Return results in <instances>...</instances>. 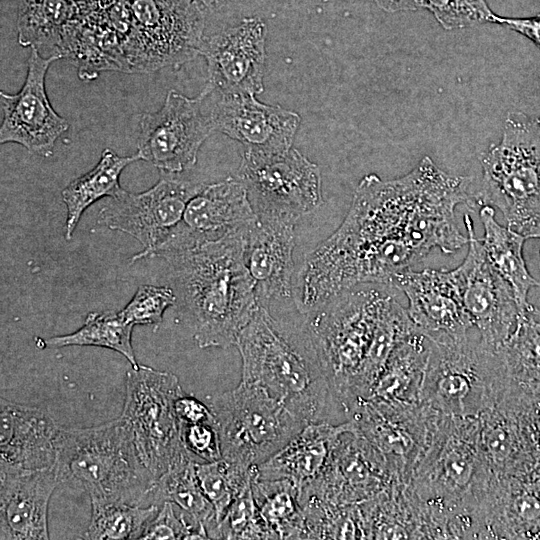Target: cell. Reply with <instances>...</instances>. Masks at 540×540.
<instances>
[{"label": "cell", "instance_id": "cell-1", "mask_svg": "<svg viewBox=\"0 0 540 540\" xmlns=\"http://www.w3.org/2000/svg\"><path fill=\"white\" fill-rule=\"evenodd\" d=\"M472 179L450 175L429 156L403 177L364 176L341 225L304 259L292 298L302 314L359 284L391 286L433 248L452 254L468 244L455 208L468 203Z\"/></svg>", "mask_w": 540, "mask_h": 540}, {"label": "cell", "instance_id": "cell-2", "mask_svg": "<svg viewBox=\"0 0 540 540\" xmlns=\"http://www.w3.org/2000/svg\"><path fill=\"white\" fill-rule=\"evenodd\" d=\"M491 476L480 451L479 418L439 414L406 483L427 539L472 536Z\"/></svg>", "mask_w": 540, "mask_h": 540}, {"label": "cell", "instance_id": "cell-3", "mask_svg": "<svg viewBox=\"0 0 540 540\" xmlns=\"http://www.w3.org/2000/svg\"><path fill=\"white\" fill-rule=\"evenodd\" d=\"M243 229L159 256L170 266L200 348L236 345L259 305L244 261Z\"/></svg>", "mask_w": 540, "mask_h": 540}, {"label": "cell", "instance_id": "cell-4", "mask_svg": "<svg viewBox=\"0 0 540 540\" xmlns=\"http://www.w3.org/2000/svg\"><path fill=\"white\" fill-rule=\"evenodd\" d=\"M235 346L241 381L263 387L306 423H332L344 413L304 325L276 320L258 305Z\"/></svg>", "mask_w": 540, "mask_h": 540}, {"label": "cell", "instance_id": "cell-5", "mask_svg": "<svg viewBox=\"0 0 540 540\" xmlns=\"http://www.w3.org/2000/svg\"><path fill=\"white\" fill-rule=\"evenodd\" d=\"M55 468L60 483L83 490L90 501L147 505L156 481L121 416L88 428L62 427Z\"/></svg>", "mask_w": 540, "mask_h": 540}, {"label": "cell", "instance_id": "cell-6", "mask_svg": "<svg viewBox=\"0 0 540 540\" xmlns=\"http://www.w3.org/2000/svg\"><path fill=\"white\" fill-rule=\"evenodd\" d=\"M428 339L422 404L442 415L478 417L502 399L512 381L498 349L468 336Z\"/></svg>", "mask_w": 540, "mask_h": 540}, {"label": "cell", "instance_id": "cell-7", "mask_svg": "<svg viewBox=\"0 0 540 540\" xmlns=\"http://www.w3.org/2000/svg\"><path fill=\"white\" fill-rule=\"evenodd\" d=\"M480 162L482 187L474 199L498 208L507 226L526 237L540 223V116L509 112L499 143Z\"/></svg>", "mask_w": 540, "mask_h": 540}, {"label": "cell", "instance_id": "cell-8", "mask_svg": "<svg viewBox=\"0 0 540 540\" xmlns=\"http://www.w3.org/2000/svg\"><path fill=\"white\" fill-rule=\"evenodd\" d=\"M387 295L376 288L355 286L306 314L303 325L343 412L351 384L371 345Z\"/></svg>", "mask_w": 540, "mask_h": 540}, {"label": "cell", "instance_id": "cell-9", "mask_svg": "<svg viewBox=\"0 0 540 540\" xmlns=\"http://www.w3.org/2000/svg\"><path fill=\"white\" fill-rule=\"evenodd\" d=\"M206 404L216 419L222 458L248 469L270 458L308 424L263 387L243 381L208 396Z\"/></svg>", "mask_w": 540, "mask_h": 540}, {"label": "cell", "instance_id": "cell-10", "mask_svg": "<svg viewBox=\"0 0 540 540\" xmlns=\"http://www.w3.org/2000/svg\"><path fill=\"white\" fill-rule=\"evenodd\" d=\"M183 393L173 373L139 365L126 374L120 416L128 424L139 456L155 479L173 465L193 457L182 443L175 412V401Z\"/></svg>", "mask_w": 540, "mask_h": 540}, {"label": "cell", "instance_id": "cell-11", "mask_svg": "<svg viewBox=\"0 0 540 540\" xmlns=\"http://www.w3.org/2000/svg\"><path fill=\"white\" fill-rule=\"evenodd\" d=\"M131 30L128 72L178 66L199 55L205 16L193 0H127Z\"/></svg>", "mask_w": 540, "mask_h": 540}, {"label": "cell", "instance_id": "cell-12", "mask_svg": "<svg viewBox=\"0 0 540 540\" xmlns=\"http://www.w3.org/2000/svg\"><path fill=\"white\" fill-rule=\"evenodd\" d=\"M237 178L259 217L297 222L323 204L320 169L295 148L274 154L244 150Z\"/></svg>", "mask_w": 540, "mask_h": 540}, {"label": "cell", "instance_id": "cell-13", "mask_svg": "<svg viewBox=\"0 0 540 540\" xmlns=\"http://www.w3.org/2000/svg\"><path fill=\"white\" fill-rule=\"evenodd\" d=\"M137 154L165 174L193 168L204 141L214 132L209 91L189 98L171 89L162 107L141 115Z\"/></svg>", "mask_w": 540, "mask_h": 540}, {"label": "cell", "instance_id": "cell-14", "mask_svg": "<svg viewBox=\"0 0 540 540\" xmlns=\"http://www.w3.org/2000/svg\"><path fill=\"white\" fill-rule=\"evenodd\" d=\"M202 186L166 174L144 192L122 189L100 208L97 224L124 232L141 243L143 249L131 258V263L152 258L181 222L188 202Z\"/></svg>", "mask_w": 540, "mask_h": 540}, {"label": "cell", "instance_id": "cell-15", "mask_svg": "<svg viewBox=\"0 0 540 540\" xmlns=\"http://www.w3.org/2000/svg\"><path fill=\"white\" fill-rule=\"evenodd\" d=\"M438 415L422 403L393 408L365 400L347 419L383 457L393 481L407 483L429 443Z\"/></svg>", "mask_w": 540, "mask_h": 540}, {"label": "cell", "instance_id": "cell-16", "mask_svg": "<svg viewBox=\"0 0 540 540\" xmlns=\"http://www.w3.org/2000/svg\"><path fill=\"white\" fill-rule=\"evenodd\" d=\"M464 224L469 247L465 259L456 268L463 303L473 326L479 331V339L497 350L516 329L522 312L510 285L488 261L468 214Z\"/></svg>", "mask_w": 540, "mask_h": 540}, {"label": "cell", "instance_id": "cell-17", "mask_svg": "<svg viewBox=\"0 0 540 540\" xmlns=\"http://www.w3.org/2000/svg\"><path fill=\"white\" fill-rule=\"evenodd\" d=\"M55 60L31 49L22 88L15 94L0 91L1 144L16 143L42 157L53 154L56 141L69 129L68 121L54 110L46 92V74Z\"/></svg>", "mask_w": 540, "mask_h": 540}, {"label": "cell", "instance_id": "cell-18", "mask_svg": "<svg viewBox=\"0 0 540 540\" xmlns=\"http://www.w3.org/2000/svg\"><path fill=\"white\" fill-rule=\"evenodd\" d=\"M393 483L383 457L357 432L347 431L337 441L322 474L299 490L336 506L359 505Z\"/></svg>", "mask_w": 540, "mask_h": 540}, {"label": "cell", "instance_id": "cell-19", "mask_svg": "<svg viewBox=\"0 0 540 540\" xmlns=\"http://www.w3.org/2000/svg\"><path fill=\"white\" fill-rule=\"evenodd\" d=\"M266 26L257 17L206 36L199 55L208 68L206 86L219 94H259L264 90Z\"/></svg>", "mask_w": 540, "mask_h": 540}, {"label": "cell", "instance_id": "cell-20", "mask_svg": "<svg viewBox=\"0 0 540 540\" xmlns=\"http://www.w3.org/2000/svg\"><path fill=\"white\" fill-rule=\"evenodd\" d=\"M257 218L239 178L203 184L188 202L181 222L152 257L220 239Z\"/></svg>", "mask_w": 540, "mask_h": 540}, {"label": "cell", "instance_id": "cell-21", "mask_svg": "<svg viewBox=\"0 0 540 540\" xmlns=\"http://www.w3.org/2000/svg\"><path fill=\"white\" fill-rule=\"evenodd\" d=\"M205 87L216 131L249 151L274 154L292 148L300 124L296 112L259 102L253 94H219Z\"/></svg>", "mask_w": 540, "mask_h": 540}, {"label": "cell", "instance_id": "cell-22", "mask_svg": "<svg viewBox=\"0 0 540 540\" xmlns=\"http://www.w3.org/2000/svg\"><path fill=\"white\" fill-rule=\"evenodd\" d=\"M391 287L408 299V315L416 329L428 338L460 339L474 327L462 297L457 269H412L399 274Z\"/></svg>", "mask_w": 540, "mask_h": 540}, {"label": "cell", "instance_id": "cell-23", "mask_svg": "<svg viewBox=\"0 0 540 540\" xmlns=\"http://www.w3.org/2000/svg\"><path fill=\"white\" fill-rule=\"evenodd\" d=\"M296 223L285 218L258 216L243 229L245 265L258 304L266 308L272 300L292 296Z\"/></svg>", "mask_w": 540, "mask_h": 540}, {"label": "cell", "instance_id": "cell-24", "mask_svg": "<svg viewBox=\"0 0 540 540\" xmlns=\"http://www.w3.org/2000/svg\"><path fill=\"white\" fill-rule=\"evenodd\" d=\"M483 539H540V462L510 476H491L479 505Z\"/></svg>", "mask_w": 540, "mask_h": 540}, {"label": "cell", "instance_id": "cell-25", "mask_svg": "<svg viewBox=\"0 0 540 540\" xmlns=\"http://www.w3.org/2000/svg\"><path fill=\"white\" fill-rule=\"evenodd\" d=\"M59 484L56 468L0 466V539H49L48 506Z\"/></svg>", "mask_w": 540, "mask_h": 540}, {"label": "cell", "instance_id": "cell-26", "mask_svg": "<svg viewBox=\"0 0 540 540\" xmlns=\"http://www.w3.org/2000/svg\"><path fill=\"white\" fill-rule=\"evenodd\" d=\"M61 428L46 410L1 398L0 466L55 468Z\"/></svg>", "mask_w": 540, "mask_h": 540}, {"label": "cell", "instance_id": "cell-27", "mask_svg": "<svg viewBox=\"0 0 540 540\" xmlns=\"http://www.w3.org/2000/svg\"><path fill=\"white\" fill-rule=\"evenodd\" d=\"M355 431L350 419L333 424L310 422L280 450L255 467L258 478L285 479L300 490L324 471L340 436Z\"/></svg>", "mask_w": 540, "mask_h": 540}, {"label": "cell", "instance_id": "cell-28", "mask_svg": "<svg viewBox=\"0 0 540 540\" xmlns=\"http://www.w3.org/2000/svg\"><path fill=\"white\" fill-rule=\"evenodd\" d=\"M518 391L519 386L512 384L498 403L478 416L481 455L494 477L524 473L540 462L530 451L520 426Z\"/></svg>", "mask_w": 540, "mask_h": 540}, {"label": "cell", "instance_id": "cell-29", "mask_svg": "<svg viewBox=\"0 0 540 540\" xmlns=\"http://www.w3.org/2000/svg\"><path fill=\"white\" fill-rule=\"evenodd\" d=\"M429 348V339L419 331L406 337L392 352L366 400L393 408L420 405Z\"/></svg>", "mask_w": 540, "mask_h": 540}, {"label": "cell", "instance_id": "cell-30", "mask_svg": "<svg viewBox=\"0 0 540 540\" xmlns=\"http://www.w3.org/2000/svg\"><path fill=\"white\" fill-rule=\"evenodd\" d=\"M415 331L418 330L411 321L407 309L388 294L381 308L366 358L344 402V413L347 416L359 403L369 397L374 383L394 349Z\"/></svg>", "mask_w": 540, "mask_h": 540}, {"label": "cell", "instance_id": "cell-31", "mask_svg": "<svg viewBox=\"0 0 540 540\" xmlns=\"http://www.w3.org/2000/svg\"><path fill=\"white\" fill-rule=\"evenodd\" d=\"M76 0H21L17 40L45 58H63L67 33L78 15Z\"/></svg>", "mask_w": 540, "mask_h": 540}, {"label": "cell", "instance_id": "cell-32", "mask_svg": "<svg viewBox=\"0 0 540 540\" xmlns=\"http://www.w3.org/2000/svg\"><path fill=\"white\" fill-rule=\"evenodd\" d=\"M484 236L479 239L485 255L496 272L510 285L522 313L531 305L527 296L531 288L540 286L529 273L524 257L526 239L521 233L500 225L494 208L483 205L479 211Z\"/></svg>", "mask_w": 540, "mask_h": 540}, {"label": "cell", "instance_id": "cell-33", "mask_svg": "<svg viewBox=\"0 0 540 540\" xmlns=\"http://www.w3.org/2000/svg\"><path fill=\"white\" fill-rule=\"evenodd\" d=\"M141 160L136 153L120 156L106 148L93 169L73 179L62 190V201L66 206L64 237L70 240L84 211L104 197H115L121 191L120 175L131 163Z\"/></svg>", "mask_w": 540, "mask_h": 540}, {"label": "cell", "instance_id": "cell-34", "mask_svg": "<svg viewBox=\"0 0 540 540\" xmlns=\"http://www.w3.org/2000/svg\"><path fill=\"white\" fill-rule=\"evenodd\" d=\"M195 458L190 457L170 467L158 477L148 494L147 505L169 501L178 506L197 526L205 527L208 537L216 526L212 505L205 497L196 473Z\"/></svg>", "mask_w": 540, "mask_h": 540}, {"label": "cell", "instance_id": "cell-35", "mask_svg": "<svg viewBox=\"0 0 540 540\" xmlns=\"http://www.w3.org/2000/svg\"><path fill=\"white\" fill-rule=\"evenodd\" d=\"M252 492L258 511L275 539H306L299 489L285 479L268 480L254 473Z\"/></svg>", "mask_w": 540, "mask_h": 540}, {"label": "cell", "instance_id": "cell-36", "mask_svg": "<svg viewBox=\"0 0 540 540\" xmlns=\"http://www.w3.org/2000/svg\"><path fill=\"white\" fill-rule=\"evenodd\" d=\"M133 325L120 312H90L76 331L46 339L48 348L67 346H96L113 350L124 356L132 368L139 366L132 346Z\"/></svg>", "mask_w": 540, "mask_h": 540}, {"label": "cell", "instance_id": "cell-37", "mask_svg": "<svg viewBox=\"0 0 540 540\" xmlns=\"http://www.w3.org/2000/svg\"><path fill=\"white\" fill-rule=\"evenodd\" d=\"M159 510L158 505H134L121 501H91V518L84 539H139Z\"/></svg>", "mask_w": 540, "mask_h": 540}, {"label": "cell", "instance_id": "cell-38", "mask_svg": "<svg viewBox=\"0 0 540 540\" xmlns=\"http://www.w3.org/2000/svg\"><path fill=\"white\" fill-rule=\"evenodd\" d=\"M512 382L528 384L540 377V310L532 304L516 329L498 349Z\"/></svg>", "mask_w": 540, "mask_h": 540}, {"label": "cell", "instance_id": "cell-39", "mask_svg": "<svg viewBox=\"0 0 540 540\" xmlns=\"http://www.w3.org/2000/svg\"><path fill=\"white\" fill-rule=\"evenodd\" d=\"M255 467L244 468L223 458L211 462H197L198 481L214 509L216 523L221 521L234 499L251 480Z\"/></svg>", "mask_w": 540, "mask_h": 540}, {"label": "cell", "instance_id": "cell-40", "mask_svg": "<svg viewBox=\"0 0 540 540\" xmlns=\"http://www.w3.org/2000/svg\"><path fill=\"white\" fill-rule=\"evenodd\" d=\"M251 482L252 478L209 533V539H275L258 511Z\"/></svg>", "mask_w": 540, "mask_h": 540}, {"label": "cell", "instance_id": "cell-41", "mask_svg": "<svg viewBox=\"0 0 540 540\" xmlns=\"http://www.w3.org/2000/svg\"><path fill=\"white\" fill-rule=\"evenodd\" d=\"M177 297L171 287L142 285L127 305L119 311L125 321L135 325H149L157 328L167 308Z\"/></svg>", "mask_w": 540, "mask_h": 540}, {"label": "cell", "instance_id": "cell-42", "mask_svg": "<svg viewBox=\"0 0 540 540\" xmlns=\"http://www.w3.org/2000/svg\"><path fill=\"white\" fill-rule=\"evenodd\" d=\"M425 8L446 30L492 23L494 17L486 0H426Z\"/></svg>", "mask_w": 540, "mask_h": 540}, {"label": "cell", "instance_id": "cell-43", "mask_svg": "<svg viewBox=\"0 0 540 540\" xmlns=\"http://www.w3.org/2000/svg\"><path fill=\"white\" fill-rule=\"evenodd\" d=\"M142 540H177V539H209L204 527L191 523L187 515L174 511V504L163 502L157 514L147 524L140 538Z\"/></svg>", "mask_w": 540, "mask_h": 540}, {"label": "cell", "instance_id": "cell-44", "mask_svg": "<svg viewBox=\"0 0 540 540\" xmlns=\"http://www.w3.org/2000/svg\"><path fill=\"white\" fill-rule=\"evenodd\" d=\"M517 414L527 445L540 461V382L520 385Z\"/></svg>", "mask_w": 540, "mask_h": 540}, {"label": "cell", "instance_id": "cell-45", "mask_svg": "<svg viewBox=\"0 0 540 540\" xmlns=\"http://www.w3.org/2000/svg\"><path fill=\"white\" fill-rule=\"evenodd\" d=\"M179 425L182 443L195 459L211 462L222 458L216 423H179Z\"/></svg>", "mask_w": 540, "mask_h": 540}, {"label": "cell", "instance_id": "cell-46", "mask_svg": "<svg viewBox=\"0 0 540 540\" xmlns=\"http://www.w3.org/2000/svg\"><path fill=\"white\" fill-rule=\"evenodd\" d=\"M175 412L179 423H216L215 416L207 404L185 393L176 399Z\"/></svg>", "mask_w": 540, "mask_h": 540}, {"label": "cell", "instance_id": "cell-47", "mask_svg": "<svg viewBox=\"0 0 540 540\" xmlns=\"http://www.w3.org/2000/svg\"><path fill=\"white\" fill-rule=\"evenodd\" d=\"M492 23L506 25L540 47V14L525 18L502 17L494 14Z\"/></svg>", "mask_w": 540, "mask_h": 540}, {"label": "cell", "instance_id": "cell-48", "mask_svg": "<svg viewBox=\"0 0 540 540\" xmlns=\"http://www.w3.org/2000/svg\"><path fill=\"white\" fill-rule=\"evenodd\" d=\"M386 12L415 11L425 8L426 0H374Z\"/></svg>", "mask_w": 540, "mask_h": 540}, {"label": "cell", "instance_id": "cell-49", "mask_svg": "<svg viewBox=\"0 0 540 540\" xmlns=\"http://www.w3.org/2000/svg\"><path fill=\"white\" fill-rule=\"evenodd\" d=\"M200 10L203 12L205 18L208 13L215 12L224 7L230 0H193Z\"/></svg>", "mask_w": 540, "mask_h": 540}, {"label": "cell", "instance_id": "cell-50", "mask_svg": "<svg viewBox=\"0 0 540 540\" xmlns=\"http://www.w3.org/2000/svg\"><path fill=\"white\" fill-rule=\"evenodd\" d=\"M527 239H540V223L534 226L526 235Z\"/></svg>", "mask_w": 540, "mask_h": 540}, {"label": "cell", "instance_id": "cell-51", "mask_svg": "<svg viewBox=\"0 0 540 540\" xmlns=\"http://www.w3.org/2000/svg\"><path fill=\"white\" fill-rule=\"evenodd\" d=\"M539 269H540V263H539Z\"/></svg>", "mask_w": 540, "mask_h": 540}]
</instances>
